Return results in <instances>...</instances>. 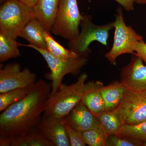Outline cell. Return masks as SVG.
Listing matches in <instances>:
<instances>
[{
  "mask_svg": "<svg viewBox=\"0 0 146 146\" xmlns=\"http://www.w3.org/2000/svg\"><path fill=\"white\" fill-rule=\"evenodd\" d=\"M34 84L27 87L13 89L1 94L0 112H2L11 105L23 99L30 92Z\"/></svg>",
  "mask_w": 146,
  "mask_h": 146,
  "instance_id": "44dd1931",
  "label": "cell"
},
{
  "mask_svg": "<svg viewBox=\"0 0 146 146\" xmlns=\"http://www.w3.org/2000/svg\"><path fill=\"white\" fill-rule=\"evenodd\" d=\"M44 35L48 51L53 55L60 59L68 60L78 56L76 53L70 49L65 48L51 36L50 33L46 31Z\"/></svg>",
  "mask_w": 146,
  "mask_h": 146,
  "instance_id": "7402d4cb",
  "label": "cell"
},
{
  "mask_svg": "<svg viewBox=\"0 0 146 146\" xmlns=\"http://www.w3.org/2000/svg\"><path fill=\"white\" fill-rule=\"evenodd\" d=\"M52 89V84L39 80L27 96L3 111L0 115V138L17 136L36 127Z\"/></svg>",
  "mask_w": 146,
  "mask_h": 146,
  "instance_id": "6da1fadb",
  "label": "cell"
},
{
  "mask_svg": "<svg viewBox=\"0 0 146 146\" xmlns=\"http://www.w3.org/2000/svg\"><path fill=\"white\" fill-rule=\"evenodd\" d=\"M34 18L33 7L20 0H5L0 8V33L16 39Z\"/></svg>",
  "mask_w": 146,
  "mask_h": 146,
  "instance_id": "3957f363",
  "label": "cell"
},
{
  "mask_svg": "<svg viewBox=\"0 0 146 146\" xmlns=\"http://www.w3.org/2000/svg\"><path fill=\"white\" fill-rule=\"evenodd\" d=\"M82 135L86 145L106 146L108 135L102 127L83 131Z\"/></svg>",
  "mask_w": 146,
  "mask_h": 146,
  "instance_id": "603a6c76",
  "label": "cell"
},
{
  "mask_svg": "<svg viewBox=\"0 0 146 146\" xmlns=\"http://www.w3.org/2000/svg\"><path fill=\"white\" fill-rule=\"evenodd\" d=\"M144 146H146V141L145 142V143H144Z\"/></svg>",
  "mask_w": 146,
  "mask_h": 146,
  "instance_id": "4dcf8cb0",
  "label": "cell"
},
{
  "mask_svg": "<svg viewBox=\"0 0 146 146\" xmlns=\"http://www.w3.org/2000/svg\"><path fill=\"white\" fill-rule=\"evenodd\" d=\"M37 127L54 146H71L63 119L44 115Z\"/></svg>",
  "mask_w": 146,
  "mask_h": 146,
  "instance_id": "8fae6325",
  "label": "cell"
},
{
  "mask_svg": "<svg viewBox=\"0 0 146 146\" xmlns=\"http://www.w3.org/2000/svg\"><path fill=\"white\" fill-rule=\"evenodd\" d=\"M59 2L60 0H38L33 7L35 18L48 32L54 23Z\"/></svg>",
  "mask_w": 146,
  "mask_h": 146,
  "instance_id": "9a60e30c",
  "label": "cell"
},
{
  "mask_svg": "<svg viewBox=\"0 0 146 146\" xmlns=\"http://www.w3.org/2000/svg\"><path fill=\"white\" fill-rule=\"evenodd\" d=\"M106 146H141L138 143L118 135L108 136Z\"/></svg>",
  "mask_w": 146,
  "mask_h": 146,
  "instance_id": "d4e9b609",
  "label": "cell"
},
{
  "mask_svg": "<svg viewBox=\"0 0 146 146\" xmlns=\"http://www.w3.org/2000/svg\"><path fill=\"white\" fill-rule=\"evenodd\" d=\"M65 118L69 125L82 132L102 127L97 117L81 101Z\"/></svg>",
  "mask_w": 146,
  "mask_h": 146,
  "instance_id": "7c38bea8",
  "label": "cell"
},
{
  "mask_svg": "<svg viewBox=\"0 0 146 146\" xmlns=\"http://www.w3.org/2000/svg\"><path fill=\"white\" fill-rule=\"evenodd\" d=\"M36 82V75L28 68L21 70L18 63L7 64L0 70V94L31 86Z\"/></svg>",
  "mask_w": 146,
  "mask_h": 146,
  "instance_id": "9c48e42d",
  "label": "cell"
},
{
  "mask_svg": "<svg viewBox=\"0 0 146 146\" xmlns=\"http://www.w3.org/2000/svg\"><path fill=\"white\" fill-rule=\"evenodd\" d=\"M123 125H135L146 121V92L127 90L117 108Z\"/></svg>",
  "mask_w": 146,
  "mask_h": 146,
  "instance_id": "ba28073f",
  "label": "cell"
},
{
  "mask_svg": "<svg viewBox=\"0 0 146 146\" xmlns=\"http://www.w3.org/2000/svg\"><path fill=\"white\" fill-rule=\"evenodd\" d=\"M45 31L41 23L34 18L26 25L19 36L25 39L30 44L47 50Z\"/></svg>",
  "mask_w": 146,
  "mask_h": 146,
  "instance_id": "e0dca14e",
  "label": "cell"
},
{
  "mask_svg": "<svg viewBox=\"0 0 146 146\" xmlns=\"http://www.w3.org/2000/svg\"><path fill=\"white\" fill-rule=\"evenodd\" d=\"M77 0H60L55 20L51 31L71 41L79 34V27L83 19Z\"/></svg>",
  "mask_w": 146,
  "mask_h": 146,
  "instance_id": "52a82bcc",
  "label": "cell"
},
{
  "mask_svg": "<svg viewBox=\"0 0 146 146\" xmlns=\"http://www.w3.org/2000/svg\"><path fill=\"white\" fill-rule=\"evenodd\" d=\"M134 52L135 54L140 57L146 65V43L143 39L136 43Z\"/></svg>",
  "mask_w": 146,
  "mask_h": 146,
  "instance_id": "484cf974",
  "label": "cell"
},
{
  "mask_svg": "<svg viewBox=\"0 0 146 146\" xmlns=\"http://www.w3.org/2000/svg\"><path fill=\"white\" fill-rule=\"evenodd\" d=\"M1 146H54L37 127L25 133L7 138H0Z\"/></svg>",
  "mask_w": 146,
  "mask_h": 146,
  "instance_id": "4fadbf2b",
  "label": "cell"
},
{
  "mask_svg": "<svg viewBox=\"0 0 146 146\" xmlns=\"http://www.w3.org/2000/svg\"><path fill=\"white\" fill-rule=\"evenodd\" d=\"M5 0H0V1H1V3H3L5 1Z\"/></svg>",
  "mask_w": 146,
  "mask_h": 146,
  "instance_id": "f546056e",
  "label": "cell"
},
{
  "mask_svg": "<svg viewBox=\"0 0 146 146\" xmlns=\"http://www.w3.org/2000/svg\"><path fill=\"white\" fill-rule=\"evenodd\" d=\"M127 89L121 82L115 81L106 86L104 85L101 91L104 100L105 111L116 109L122 102Z\"/></svg>",
  "mask_w": 146,
  "mask_h": 146,
  "instance_id": "2e32d148",
  "label": "cell"
},
{
  "mask_svg": "<svg viewBox=\"0 0 146 146\" xmlns=\"http://www.w3.org/2000/svg\"><path fill=\"white\" fill-rule=\"evenodd\" d=\"M81 31L78 36L68 43L70 49L79 56L88 57L92 50L89 48L91 42L97 41L107 46L110 31L114 27V22L103 25H98L92 22L89 16H84L80 23Z\"/></svg>",
  "mask_w": 146,
  "mask_h": 146,
  "instance_id": "277c9868",
  "label": "cell"
},
{
  "mask_svg": "<svg viewBox=\"0 0 146 146\" xmlns=\"http://www.w3.org/2000/svg\"><path fill=\"white\" fill-rule=\"evenodd\" d=\"M22 46L30 47L36 50L42 55L46 61L50 70V73L48 77L52 81V89L50 96L57 92L60 85L63 84L62 80L66 74H78L80 72L81 68L86 65L88 61V58L79 56L68 60H64L53 55L46 49L39 48L34 45L29 44H22Z\"/></svg>",
  "mask_w": 146,
  "mask_h": 146,
  "instance_id": "5b68a950",
  "label": "cell"
},
{
  "mask_svg": "<svg viewBox=\"0 0 146 146\" xmlns=\"http://www.w3.org/2000/svg\"><path fill=\"white\" fill-rule=\"evenodd\" d=\"M118 135L144 146L146 141V121L135 125H123Z\"/></svg>",
  "mask_w": 146,
  "mask_h": 146,
  "instance_id": "d6986e66",
  "label": "cell"
},
{
  "mask_svg": "<svg viewBox=\"0 0 146 146\" xmlns=\"http://www.w3.org/2000/svg\"><path fill=\"white\" fill-rule=\"evenodd\" d=\"M20 1L26 4L27 5L33 7L38 0H20Z\"/></svg>",
  "mask_w": 146,
  "mask_h": 146,
  "instance_id": "83f0119b",
  "label": "cell"
},
{
  "mask_svg": "<svg viewBox=\"0 0 146 146\" xmlns=\"http://www.w3.org/2000/svg\"><path fill=\"white\" fill-rule=\"evenodd\" d=\"M136 3L138 4L146 5V0H136Z\"/></svg>",
  "mask_w": 146,
  "mask_h": 146,
  "instance_id": "f1b7e54d",
  "label": "cell"
},
{
  "mask_svg": "<svg viewBox=\"0 0 146 146\" xmlns=\"http://www.w3.org/2000/svg\"><path fill=\"white\" fill-rule=\"evenodd\" d=\"M66 129L71 146H86L82 132L71 126L67 122L65 118H62Z\"/></svg>",
  "mask_w": 146,
  "mask_h": 146,
  "instance_id": "cb8c5ba5",
  "label": "cell"
},
{
  "mask_svg": "<svg viewBox=\"0 0 146 146\" xmlns=\"http://www.w3.org/2000/svg\"><path fill=\"white\" fill-rule=\"evenodd\" d=\"M123 7L126 11L134 10V4L136 0H115Z\"/></svg>",
  "mask_w": 146,
  "mask_h": 146,
  "instance_id": "4316f807",
  "label": "cell"
},
{
  "mask_svg": "<svg viewBox=\"0 0 146 146\" xmlns=\"http://www.w3.org/2000/svg\"><path fill=\"white\" fill-rule=\"evenodd\" d=\"M21 44L16 39L0 33V61L1 62L20 56L18 46Z\"/></svg>",
  "mask_w": 146,
  "mask_h": 146,
  "instance_id": "ffe728a7",
  "label": "cell"
},
{
  "mask_svg": "<svg viewBox=\"0 0 146 146\" xmlns=\"http://www.w3.org/2000/svg\"><path fill=\"white\" fill-rule=\"evenodd\" d=\"M104 130L108 136L118 135L123 124L116 109L105 111L97 117Z\"/></svg>",
  "mask_w": 146,
  "mask_h": 146,
  "instance_id": "ac0fdd59",
  "label": "cell"
},
{
  "mask_svg": "<svg viewBox=\"0 0 146 146\" xmlns=\"http://www.w3.org/2000/svg\"><path fill=\"white\" fill-rule=\"evenodd\" d=\"M86 84L81 101L97 117L105 111L104 100L101 91L104 84L99 81L89 82Z\"/></svg>",
  "mask_w": 146,
  "mask_h": 146,
  "instance_id": "5bb4252c",
  "label": "cell"
},
{
  "mask_svg": "<svg viewBox=\"0 0 146 146\" xmlns=\"http://www.w3.org/2000/svg\"><path fill=\"white\" fill-rule=\"evenodd\" d=\"M114 27L115 34L113 46L110 50L105 54L104 57L112 65H115L117 58L121 55L134 54L135 45L143 38L132 28L126 25L122 8L120 7L117 9Z\"/></svg>",
  "mask_w": 146,
  "mask_h": 146,
  "instance_id": "8992f818",
  "label": "cell"
},
{
  "mask_svg": "<svg viewBox=\"0 0 146 146\" xmlns=\"http://www.w3.org/2000/svg\"><path fill=\"white\" fill-rule=\"evenodd\" d=\"M88 75L81 74L78 80L71 85L62 84L55 94L50 96L44 115L62 119L65 117L81 101L86 88Z\"/></svg>",
  "mask_w": 146,
  "mask_h": 146,
  "instance_id": "7a4b0ae2",
  "label": "cell"
},
{
  "mask_svg": "<svg viewBox=\"0 0 146 146\" xmlns=\"http://www.w3.org/2000/svg\"><path fill=\"white\" fill-rule=\"evenodd\" d=\"M120 79L127 90L146 92V65L135 53L132 54L128 64L122 69Z\"/></svg>",
  "mask_w": 146,
  "mask_h": 146,
  "instance_id": "30bf717a",
  "label": "cell"
}]
</instances>
